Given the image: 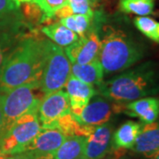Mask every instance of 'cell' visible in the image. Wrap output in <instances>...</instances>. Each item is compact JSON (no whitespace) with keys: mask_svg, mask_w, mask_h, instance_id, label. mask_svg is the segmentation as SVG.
Listing matches in <instances>:
<instances>
[{"mask_svg":"<svg viewBox=\"0 0 159 159\" xmlns=\"http://www.w3.org/2000/svg\"><path fill=\"white\" fill-rule=\"evenodd\" d=\"M47 40L29 34L11 51L0 74V92L31 84L40 89Z\"/></svg>","mask_w":159,"mask_h":159,"instance_id":"obj_1","label":"cell"},{"mask_svg":"<svg viewBox=\"0 0 159 159\" xmlns=\"http://www.w3.org/2000/svg\"><path fill=\"white\" fill-rule=\"evenodd\" d=\"M97 93L123 105L159 94V63L143 62L119 73L97 86Z\"/></svg>","mask_w":159,"mask_h":159,"instance_id":"obj_2","label":"cell"},{"mask_svg":"<svg viewBox=\"0 0 159 159\" xmlns=\"http://www.w3.org/2000/svg\"><path fill=\"white\" fill-rule=\"evenodd\" d=\"M145 46L125 29L111 26L104 29L98 59L103 74H118L135 66L145 57Z\"/></svg>","mask_w":159,"mask_h":159,"instance_id":"obj_3","label":"cell"},{"mask_svg":"<svg viewBox=\"0 0 159 159\" xmlns=\"http://www.w3.org/2000/svg\"><path fill=\"white\" fill-rule=\"evenodd\" d=\"M71 66L62 47L47 40L40 90L46 95L62 89L71 75Z\"/></svg>","mask_w":159,"mask_h":159,"instance_id":"obj_4","label":"cell"},{"mask_svg":"<svg viewBox=\"0 0 159 159\" xmlns=\"http://www.w3.org/2000/svg\"><path fill=\"white\" fill-rule=\"evenodd\" d=\"M38 91H40L38 87L26 84L6 93H2V108L4 114V131L2 134L23 115L30 111H38L40 103L43 97V96L40 97Z\"/></svg>","mask_w":159,"mask_h":159,"instance_id":"obj_5","label":"cell"},{"mask_svg":"<svg viewBox=\"0 0 159 159\" xmlns=\"http://www.w3.org/2000/svg\"><path fill=\"white\" fill-rule=\"evenodd\" d=\"M41 128L37 111L23 115L0 136V149L9 156L28 150Z\"/></svg>","mask_w":159,"mask_h":159,"instance_id":"obj_6","label":"cell"},{"mask_svg":"<svg viewBox=\"0 0 159 159\" xmlns=\"http://www.w3.org/2000/svg\"><path fill=\"white\" fill-rule=\"evenodd\" d=\"M104 17L100 11H96L93 26L84 35L80 36L74 43L65 48V53L71 64L83 65L98 58L101 38L99 26Z\"/></svg>","mask_w":159,"mask_h":159,"instance_id":"obj_7","label":"cell"},{"mask_svg":"<svg viewBox=\"0 0 159 159\" xmlns=\"http://www.w3.org/2000/svg\"><path fill=\"white\" fill-rule=\"evenodd\" d=\"M30 33L21 13L4 19L0 22V74L11 52Z\"/></svg>","mask_w":159,"mask_h":159,"instance_id":"obj_8","label":"cell"},{"mask_svg":"<svg viewBox=\"0 0 159 159\" xmlns=\"http://www.w3.org/2000/svg\"><path fill=\"white\" fill-rule=\"evenodd\" d=\"M71 112V106L66 91L57 90L43 96L38 109L42 128H56L58 120Z\"/></svg>","mask_w":159,"mask_h":159,"instance_id":"obj_9","label":"cell"},{"mask_svg":"<svg viewBox=\"0 0 159 159\" xmlns=\"http://www.w3.org/2000/svg\"><path fill=\"white\" fill-rule=\"evenodd\" d=\"M113 111H115L113 102L97 93L87 105L78 111H72V114L80 124L97 126L109 122Z\"/></svg>","mask_w":159,"mask_h":159,"instance_id":"obj_10","label":"cell"},{"mask_svg":"<svg viewBox=\"0 0 159 159\" xmlns=\"http://www.w3.org/2000/svg\"><path fill=\"white\" fill-rule=\"evenodd\" d=\"M66 138V135L59 129L41 128L28 150L32 152L34 159H54L55 153Z\"/></svg>","mask_w":159,"mask_h":159,"instance_id":"obj_11","label":"cell"},{"mask_svg":"<svg viewBox=\"0 0 159 159\" xmlns=\"http://www.w3.org/2000/svg\"><path fill=\"white\" fill-rule=\"evenodd\" d=\"M113 126L107 122L97 125L86 138L83 157L85 159H104L111 148Z\"/></svg>","mask_w":159,"mask_h":159,"instance_id":"obj_12","label":"cell"},{"mask_svg":"<svg viewBox=\"0 0 159 159\" xmlns=\"http://www.w3.org/2000/svg\"><path fill=\"white\" fill-rule=\"evenodd\" d=\"M121 111L133 118H138L142 124L152 123L159 118V98L142 97L123 104Z\"/></svg>","mask_w":159,"mask_h":159,"instance_id":"obj_13","label":"cell"},{"mask_svg":"<svg viewBox=\"0 0 159 159\" xmlns=\"http://www.w3.org/2000/svg\"><path fill=\"white\" fill-rule=\"evenodd\" d=\"M135 153L149 159L159 151V118L149 124H142L134 146Z\"/></svg>","mask_w":159,"mask_h":159,"instance_id":"obj_14","label":"cell"},{"mask_svg":"<svg viewBox=\"0 0 159 159\" xmlns=\"http://www.w3.org/2000/svg\"><path fill=\"white\" fill-rule=\"evenodd\" d=\"M65 87L68 96L71 111L83 108L90 101L91 98L97 94L95 86L81 81L72 75H70Z\"/></svg>","mask_w":159,"mask_h":159,"instance_id":"obj_15","label":"cell"},{"mask_svg":"<svg viewBox=\"0 0 159 159\" xmlns=\"http://www.w3.org/2000/svg\"><path fill=\"white\" fill-rule=\"evenodd\" d=\"M142 123L127 120L112 134L111 149L114 151L132 149L142 129Z\"/></svg>","mask_w":159,"mask_h":159,"instance_id":"obj_16","label":"cell"},{"mask_svg":"<svg viewBox=\"0 0 159 159\" xmlns=\"http://www.w3.org/2000/svg\"><path fill=\"white\" fill-rule=\"evenodd\" d=\"M71 75L81 81L97 87L103 81L104 77L102 65L98 58L83 65L72 64Z\"/></svg>","mask_w":159,"mask_h":159,"instance_id":"obj_17","label":"cell"},{"mask_svg":"<svg viewBox=\"0 0 159 159\" xmlns=\"http://www.w3.org/2000/svg\"><path fill=\"white\" fill-rule=\"evenodd\" d=\"M42 33L60 47H66L79 39V35L65 27L60 22H55L43 26L41 29Z\"/></svg>","mask_w":159,"mask_h":159,"instance_id":"obj_18","label":"cell"},{"mask_svg":"<svg viewBox=\"0 0 159 159\" xmlns=\"http://www.w3.org/2000/svg\"><path fill=\"white\" fill-rule=\"evenodd\" d=\"M86 137L66 136L62 145L55 153L54 159H80L83 157Z\"/></svg>","mask_w":159,"mask_h":159,"instance_id":"obj_19","label":"cell"},{"mask_svg":"<svg viewBox=\"0 0 159 159\" xmlns=\"http://www.w3.org/2000/svg\"><path fill=\"white\" fill-rule=\"evenodd\" d=\"M119 8L124 13L148 16L153 13L155 0H119Z\"/></svg>","mask_w":159,"mask_h":159,"instance_id":"obj_20","label":"cell"},{"mask_svg":"<svg viewBox=\"0 0 159 159\" xmlns=\"http://www.w3.org/2000/svg\"><path fill=\"white\" fill-rule=\"evenodd\" d=\"M94 16L90 17L81 14H73L68 17L60 19L59 22L76 33L79 36H82L92 28L94 23Z\"/></svg>","mask_w":159,"mask_h":159,"instance_id":"obj_21","label":"cell"},{"mask_svg":"<svg viewBox=\"0 0 159 159\" xmlns=\"http://www.w3.org/2000/svg\"><path fill=\"white\" fill-rule=\"evenodd\" d=\"M134 25L144 36L159 43V21L148 16H138L134 19Z\"/></svg>","mask_w":159,"mask_h":159,"instance_id":"obj_22","label":"cell"},{"mask_svg":"<svg viewBox=\"0 0 159 159\" xmlns=\"http://www.w3.org/2000/svg\"><path fill=\"white\" fill-rule=\"evenodd\" d=\"M20 6L14 0H0V19H6L19 14Z\"/></svg>","mask_w":159,"mask_h":159,"instance_id":"obj_23","label":"cell"},{"mask_svg":"<svg viewBox=\"0 0 159 159\" xmlns=\"http://www.w3.org/2000/svg\"><path fill=\"white\" fill-rule=\"evenodd\" d=\"M19 6H21V4H27V3H33L39 6L43 12V23L46 21H50L51 19H53V16L51 15V11L48 8V6L46 4L45 0H14Z\"/></svg>","mask_w":159,"mask_h":159,"instance_id":"obj_24","label":"cell"},{"mask_svg":"<svg viewBox=\"0 0 159 159\" xmlns=\"http://www.w3.org/2000/svg\"><path fill=\"white\" fill-rule=\"evenodd\" d=\"M46 4L48 6V8L51 11V15L54 18V14L55 12L64 6L66 4H67L68 0H45Z\"/></svg>","mask_w":159,"mask_h":159,"instance_id":"obj_25","label":"cell"},{"mask_svg":"<svg viewBox=\"0 0 159 159\" xmlns=\"http://www.w3.org/2000/svg\"><path fill=\"white\" fill-rule=\"evenodd\" d=\"M8 159H34V156L31 151L29 150H26L21 153L14 154L9 157Z\"/></svg>","mask_w":159,"mask_h":159,"instance_id":"obj_26","label":"cell"},{"mask_svg":"<svg viewBox=\"0 0 159 159\" xmlns=\"http://www.w3.org/2000/svg\"><path fill=\"white\" fill-rule=\"evenodd\" d=\"M4 131V114L2 108V93L0 92V135Z\"/></svg>","mask_w":159,"mask_h":159,"instance_id":"obj_27","label":"cell"},{"mask_svg":"<svg viewBox=\"0 0 159 159\" xmlns=\"http://www.w3.org/2000/svg\"><path fill=\"white\" fill-rule=\"evenodd\" d=\"M9 155H6L5 154L1 149H0V159H8L9 158Z\"/></svg>","mask_w":159,"mask_h":159,"instance_id":"obj_28","label":"cell"},{"mask_svg":"<svg viewBox=\"0 0 159 159\" xmlns=\"http://www.w3.org/2000/svg\"><path fill=\"white\" fill-rule=\"evenodd\" d=\"M108 159H127L125 157H123V156H121V155H114L113 157H110Z\"/></svg>","mask_w":159,"mask_h":159,"instance_id":"obj_29","label":"cell"},{"mask_svg":"<svg viewBox=\"0 0 159 159\" xmlns=\"http://www.w3.org/2000/svg\"><path fill=\"white\" fill-rule=\"evenodd\" d=\"M70 2H83V1H89V2H92V3H95V4H97V0H68Z\"/></svg>","mask_w":159,"mask_h":159,"instance_id":"obj_30","label":"cell"},{"mask_svg":"<svg viewBox=\"0 0 159 159\" xmlns=\"http://www.w3.org/2000/svg\"><path fill=\"white\" fill-rule=\"evenodd\" d=\"M149 159H159V151H157L155 155H153Z\"/></svg>","mask_w":159,"mask_h":159,"instance_id":"obj_31","label":"cell"},{"mask_svg":"<svg viewBox=\"0 0 159 159\" xmlns=\"http://www.w3.org/2000/svg\"><path fill=\"white\" fill-rule=\"evenodd\" d=\"M80 159H85L84 157H81V158H80Z\"/></svg>","mask_w":159,"mask_h":159,"instance_id":"obj_32","label":"cell"}]
</instances>
